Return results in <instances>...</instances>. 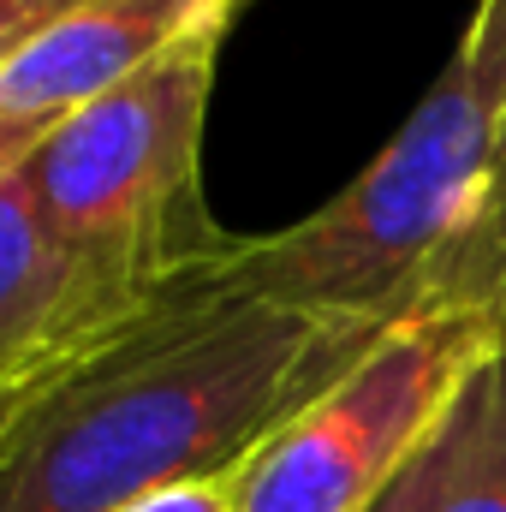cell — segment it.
<instances>
[{"mask_svg":"<svg viewBox=\"0 0 506 512\" xmlns=\"http://www.w3.org/2000/svg\"><path fill=\"white\" fill-rule=\"evenodd\" d=\"M131 512H233L227 483H191V489H167L155 501H137Z\"/></svg>","mask_w":506,"mask_h":512,"instance_id":"8fae6325","label":"cell"},{"mask_svg":"<svg viewBox=\"0 0 506 512\" xmlns=\"http://www.w3.org/2000/svg\"><path fill=\"white\" fill-rule=\"evenodd\" d=\"M42 131H48V126H30V120H0V179H6V173H12L30 149H36V137H42Z\"/></svg>","mask_w":506,"mask_h":512,"instance_id":"7c38bea8","label":"cell"},{"mask_svg":"<svg viewBox=\"0 0 506 512\" xmlns=\"http://www.w3.org/2000/svg\"><path fill=\"white\" fill-rule=\"evenodd\" d=\"M78 6H90V0H0V72L12 60H24L48 30H60Z\"/></svg>","mask_w":506,"mask_h":512,"instance_id":"30bf717a","label":"cell"},{"mask_svg":"<svg viewBox=\"0 0 506 512\" xmlns=\"http://www.w3.org/2000/svg\"><path fill=\"white\" fill-rule=\"evenodd\" d=\"M227 30L161 54L102 102L66 114L18 161L48 233L131 286H167L233 239L203 215L197 155Z\"/></svg>","mask_w":506,"mask_h":512,"instance_id":"3957f363","label":"cell"},{"mask_svg":"<svg viewBox=\"0 0 506 512\" xmlns=\"http://www.w3.org/2000/svg\"><path fill=\"white\" fill-rule=\"evenodd\" d=\"M506 310H423L227 477L233 512H370L489 358Z\"/></svg>","mask_w":506,"mask_h":512,"instance_id":"277c9868","label":"cell"},{"mask_svg":"<svg viewBox=\"0 0 506 512\" xmlns=\"http://www.w3.org/2000/svg\"><path fill=\"white\" fill-rule=\"evenodd\" d=\"M239 6L245 0H90L0 72V120L60 126L191 36L227 30Z\"/></svg>","mask_w":506,"mask_h":512,"instance_id":"8992f818","label":"cell"},{"mask_svg":"<svg viewBox=\"0 0 506 512\" xmlns=\"http://www.w3.org/2000/svg\"><path fill=\"white\" fill-rule=\"evenodd\" d=\"M453 60L471 72V90L483 96V108L501 120L506 114V0H477Z\"/></svg>","mask_w":506,"mask_h":512,"instance_id":"9c48e42d","label":"cell"},{"mask_svg":"<svg viewBox=\"0 0 506 512\" xmlns=\"http://www.w3.org/2000/svg\"><path fill=\"white\" fill-rule=\"evenodd\" d=\"M495 114L471 90V72L447 60L411 120L387 137L376 161L316 215L286 233L233 239V292L340 316V322H405L423 316L429 280L447 245L465 233L495 155Z\"/></svg>","mask_w":506,"mask_h":512,"instance_id":"7a4b0ae2","label":"cell"},{"mask_svg":"<svg viewBox=\"0 0 506 512\" xmlns=\"http://www.w3.org/2000/svg\"><path fill=\"white\" fill-rule=\"evenodd\" d=\"M167 286H131L66 251L12 167L0 179V435L36 393L108 346Z\"/></svg>","mask_w":506,"mask_h":512,"instance_id":"5b68a950","label":"cell"},{"mask_svg":"<svg viewBox=\"0 0 506 512\" xmlns=\"http://www.w3.org/2000/svg\"><path fill=\"white\" fill-rule=\"evenodd\" d=\"M227 251L191 262L6 423L0 512H131L167 489L227 483L387 334V322L233 292Z\"/></svg>","mask_w":506,"mask_h":512,"instance_id":"6da1fadb","label":"cell"},{"mask_svg":"<svg viewBox=\"0 0 506 512\" xmlns=\"http://www.w3.org/2000/svg\"><path fill=\"white\" fill-rule=\"evenodd\" d=\"M370 512H506V322L453 411Z\"/></svg>","mask_w":506,"mask_h":512,"instance_id":"52a82bcc","label":"cell"},{"mask_svg":"<svg viewBox=\"0 0 506 512\" xmlns=\"http://www.w3.org/2000/svg\"><path fill=\"white\" fill-rule=\"evenodd\" d=\"M423 310H506V114L465 233L447 245Z\"/></svg>","mask_w":506,"mask_h":512,"instance_id":"ba28073f","label":"cell"}]
</instances>
